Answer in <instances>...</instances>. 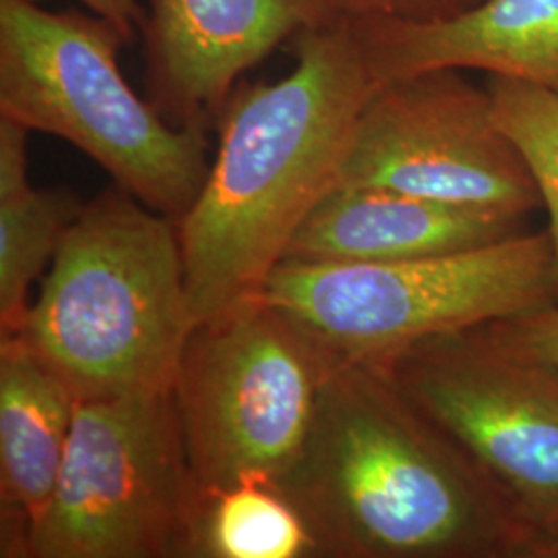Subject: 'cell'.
Masks as SVG:
<instances>
[{"instance_id": "cell-1", "label": "cell", "mask_w": 558, "mask_h": 558, "mask_svg": "<svg viewBox=\"0 0 558 558\" xmlns=\"http://www.w3.org/2000/svg\"><path fill=\"white\" fill-rule=\"evenodd\" d=\"M278 486L319 557L558 558L375 360H341L331 371Z\"/></svg>"}, {"instance_id": "cell-2", "label": "cell", "mask_w": 558, "mask_h": 558, "mask_svg": "<svg viewBox=\"0 0 558 558\" xmlns=\"http://www.w3.org/2000/svg\"><path fill=\"white\" fill-rule=\"evenodd\" d=\"M288 44L290 75L240 81L230 94L207 180L179 221L197 323L259 294L300 223L338 186L360 114L379 89L350 17Z\"/></svg>"}, {"instance_id": "cell-3", "label": "cell", "mask_w": 558, "mask_h": 558, "mask_svg": "<svg viewBox=\"0 0 558 558\" xmlns=\"http://www.w3.org/2000/svg\"><path fill=\"white\" fill-rule=\"evenodd\" d=\"M195 327L179 223L112 186L66 230L15 336L83 401L172 391Z\"/></svg>"}, {"instance_id": "cell-4", "label": "cell", "mask_w": 558, "mask_h": 558, "mask_svg": "<svg viewBox=\"0 0 558 558\" xmlns=\"http://www.w3.org/2000/svg\"><path fill=\"white\" fill-rule=\"evenodd\" d=\"M110 21L0 0V114L69 141L114 184L179 223L211 161L207 131L177 126L122 77Z\"/></svg>"}, {"instance_id": "cell-5", "label": "cell", "mask_w": 558, "mask_h": 558, "mask_svg": "<svg viewBox=\"0 0 558 558\" xmlns=\"http://www.w3.org/2000/svg\"><path fill=\"white\" fill-rule=\"evenodd\" d=\"M259 296L336 359L383 360L422 339L555 304L557 263L542 230L433 259H286Z\"/></svg>"}, {"instance_id": "cell-6", "label": "cell", "mask_w": 558, "mask_h": 558, "mask_svg": "<svg viewBox=\"0 0 558 558\" xmlns=\"http://www.w3.org/2000/svg\"><path fill=\"white\" fill-rule=\"evenodd\" d=\"M339 362L259 294L197 323L172 398L199 495L244 480L278 486Z\"/></svg>"}, {"instance_id": "cell-7", "label": "cell", "mask_w": 558, "mask_h": 558, "mask_svg": "<svg viewBox=\"0 0 558 558\" xmlns=\"http://www.w3.org/2000/svg\"><path fill=\"white\" fill-rule=\"evenodd\" d=\"M197 507L172 391L83 399L23 558H189Z\"/></svg>"}, {"instance_id": "cell-8", "label": "cell", "mask_w": 558, "mask_h": 558, "mask_svg": "<svg viewBox=\"0 0 558 558\" xmlns=\"http://www.w3.org/2000/svg\"><path fill=\"white\" fill-rule=\"evenodd\" d=\"M383 364L558 557V368L519 359L480 327L422 339Z\"/></svg>"}, {"instance_id": "cell-9", "label": "cell", "mask_w": 558, "mask_h": 558, "mask_svg": "<svg viewBox=\"0 0 558 558\" xmlns=\"http://www.w3.org/2000/svg\"><path fill=\"white\" fill-rule=\"evenodd\" d=\"M338 184L530 216L538 186L500 129L490 94L463 71L383 83L360 114Z\"/></svg>"}, {"instance_id": "cell-10", "label": "cell", "mask_w": 558, "mask_h": 558, "mask_svg": "<svg viewBox=\"0 0 558 558\" xmlns=\"http://www.w3.org/2000/svg\"><path fill=\"white\" fill-rule=\"evenodd\" d=\"M141 25L149 101L207 131L242 75L300 32L345 17L329 0H149Z\"/></svg>"}, {"instance_id": "cell-11", "label": "cell", "mask_w": 558, "mask_h": 558, "mask_svg": "<svg viewBox=\"0 0 558 558\" xmlns=\"http://www.w3.org/2000/svg\"><path fill=\"white\" fill-rule=\"evenodd\" d=\"M383 83L433 71H480L558 96V0H476L433 20L350 17Z\"/></svg>"}, {"instance_id": "cell-12", "label": "cell", "mask_w": 558, "mask_h": 558, "mask_svg": "<svg viewBox=\"0 0 558 558\" xmlns=\"http://www.w3.org/2000/svg\"><path fill=\"white\" fill-rule=\"evenodd\" d=\"M530 232L527 216L338 184L313 207L283 260L401 263L484 248Z\"/></svg>"}, {"instance_id": "cell-13", "label": "cell", "mask_w": 558, "mask_h": 558, "mask_svg": "<svg viewBox=\"0 0 558 558\" xmlns=\"http://www.w3.org/2000/svg\"><path fill=\"white\" fill-rule=\"evenodd\" d=\"M77 399L17 336L0 338V557L23 558L57 488Z\"/></svg>"}, {"instance_id": "cell-14", "label": "cell", "mask_w": 558, "mask_h": 558, "mask_svg": "<svg viewBox=\"0 0 558 558\" xmlns=\"http://www.w3.org/2000/svg\"><path fill=\"white\" fill-rule=\"evenodd\" d=\"M29 133L20 120L0 114V338L20 331L29 288L50 269L83 209L73 193L29 182Z\"/></svg>"}, {"instance_id": "cell-15", "label": "cell", "mask_w": 558, "mask_h": 558, "mask_svg": "<svg viewBox=\"0 0 558 558\" xmlns=\"http://www.w3.org/2000/svg\"><path fill=\"white\" fill-rule=\"evenodd\" d=\"M189 557L311 558L319 546L279 486L244 480L199 495Z\"/></svg>"}, {"instance_id": "cell-16", "label": "cell", "mask_w": 558, "mask_h": 558, "mask_svg": "<svg viewBox=\"0 0 558 558\" xmlns=\"http://www.w3.org/2000/svg\"><path fill=\"white\" fill-rule=\"evenodd\" d=\"M495 117L518 145L548 214V236L558 276V96L525 81L488 77Z\"/></svg>"}, {"instance_id": "cell-17", "label": "cell", "mask_w": 558, "mask_h": 558, "mask_svg": "<svg viewBox=\"0 0 558 558\" xmlns=\"http://www.w3.org/2000/svg\"><path fill=\"white\" fill-rule=\"evenodd\" d=\"M480 329L500 350L558 368V302L530 313L490 320L480 325Z\"/></svg>"}, {"instance_id": "cell-18", "label": "cell", "mask_w": 558, "mask_h": 558, "mask_svg": "<svg viewBox=\"0 0 558 558\" xmlns=\"http://www.w3.org/2000/svg\"><path fill=\"white\" fill-rule=\"evenodd\" d=\"M345 17L433 20L461 9V0H329Z\"/></svg>"}, {"instance_id": "cell-19", "label": "cell", "mask_w": 558, "mask_h": 558, "mask_svg": "<svg viewBox=\"0 0 558 558\" xmlns=\"http://www.w3.org/2000/svg\"><path fill=\"white\" fill-rule=\"evenodd\" d=\"M29 2H40V0H29ZM80 2L89 9V13L117 25L129 41L135 38L137 32H141V25L147 13L141 7L140 0H80Z\"/></svg>"}, {"instance_id": "cell-20", "label": "cell", "mask_w": 558, "mask_h": 558, "mask_svg": "<svg viewBox=\"0 0 558 558\" xmlns=\"http://www.w3.org/2000/svg\"><path fill=\"white\" fill-rule=\"evenodd\" d=\"M472 2H476V0H461V9L468 7V4H472Z\"/></svg>"}]
</instances>
